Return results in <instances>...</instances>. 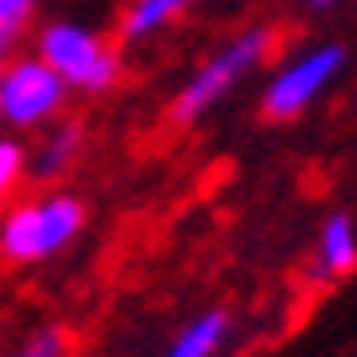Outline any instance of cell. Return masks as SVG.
<instances>
[{
	"mask_svg": "<svg viewBox=\"0 0 357 357\" xmlns=\"http://www.w3.org/2000/svg\"><path fill=\"white\" fill-rule=\"evenodd\" d=\"M341 68H345V49L341 45H317V49L301 52L297 61L277 68L273 81L265 84L261 113L269 116V121H293V116H301L329 84L337 81Z\"/></svg>",
	"mask_w": 357,
	"mask_h": 357,
	"instance_id": "obj_5",
	"label": "cell"
},
{
	"mask_svg": "<svg viewBox=\"0 0 357 357\" xmlns=\"http://www.w3.org/2000/svg\"><path fill=\"white\" fill-rule=\"evenodd\" d=\"M65 354H68L65 333H61V329H40V333H33L13 357H65Z\"/></svg>",
	"mask_w": 357,
	"mask_h": 357,
	"instance_id": "obj_12",
	"label": "cell"
},
{
	"mask_svg": "<svg viewBox=\"0 0 357 357\" xmlns=\"http://www.w3.org/2000/svg\"><path fill=\"white\" fill-rule=\"evenodd\" d=\"M197 0H132L121 17V36L137 45V40H149L157 36L161 29H169L173 20H181Z\"/></svg>",
	"mask_w": 357,
	"mask_h": 357,
	"instance_id": "obj_9",
	"label": "cell"
},
{
	"mask_svg": "<svg viewBox=\"0 0 357 357\" xmlns=\"http://www.w3.org/2000/svg\"><path fill=\"white\" fill-rule=\"evenodd\" d=\"M309 4H313V8H317V13H329V8H337L341 0H309Z\"/></svg>",
	"mask_w": 357,
	"mask_h": 357,
	"instance_id": "obj_13",
	"label": "cell"
},
{
	"mask_svg": "<svg viewBox=\"0 0 357 357\" xmlns=\"http://www.w3.org/2000/svg\"><path fill=\"white\" fill-rule=\"evenodd\" d=\"M84 205L73 193H49L24 201L0 221V257L13 265H36L56 257L81 237Z\"/></svg>",
	"mask_w": 357,
	"mask_h": 357,
	"instance_id": "obj_1",
	"label": "cell"
},
{
	"mask_svg": "<svg viewBox=\"0 0 357 357\" xmlns=\"http://www.w3.org/2000/svg\"><path fill=\"white\" fill-rule=\"evenodd\" d=\"M81 145H84V129L77 121H65V125H56V129L40 141V149L33 153V161H29V173L33 181H52L61 177L68 165L81 157Z\"/></svg>",
	"mask_w": 357,
	"mask_h": 357,
	"instance_id": "obj_8",
	"label": "cell"
},
{
	"mask_svg": "<svg viewBox=\"0 0 357 357\" xmlns=\"http://www.w3.org/2000/svg\"><path fill=\"white\" fill-rule=\"evenodd\" d=\"M36 56L52 65L73 93H105L121 81V56L77 20H49L36 33Z\"/></svg>",
	"mask_w": 357,
	"mask_h": 357,
	"instance_id": "obj_3",
	"label": "cell"
},
{
	"mask_svg": "<svg viewBox=\"0 0 357 357\" xmlns=\"http://www.w3.org/2000/svg\"><path fill=\"white\" fill-rule=\"evenodd\" d=\"M357 269V225L349 213H333L317 237V273L345 277Z\"/></svg>",
	"mask_w": 357,
	"mask_h": 357,
	"instance_id": "obj_6",
	"label": "cell"
},
{
	"mask_svg": "<svg viewBox=\"0 0 357 357\" xmlns=\"http://www.w3.org/2000/svg\"><path fill=\"white\" fill-rule=\"evenodd\" d=\"M68 84L40 56H8L0 68V113L13 129H36L61 113Z\"/></svg>",
	"mask_w": 357,
	"mask_h": 357,
	"instance_id": "obj_4",
	"label": "cell"
},
{
	"mask_svg": "<svg viewBox=\"0 0 357 357\" xmlns=\"http://www.w3.org/2000/svg\"><path fill=\"white\" fill-rule=\"evenodd\" d=\"M229 341V313L225 309H209L181 329L169 341V349L161 357H217Z\"/></svg>",
	"mask_w": 357,
	"mask_h": 357,
	"instance_id": "obj_7",
	"label": "cell"
},
{
	"mask_svg": "<svg viewBox=\"0 0 357 357\" xmlns=\"http://www.w3.org/2000/svg\"><path fill=\"white\" fill-rule=\"evenodd\" d=\"M0 125H4V113H0Z\"/></svg>",
	"mask_w": 357,
	"mask_h": 357,
	"instance_id": "obj_14",
	"label": "cell"
},
{
	"mask_svg": "<svg viewBox=\"0 0 357 357\" xmlns=\"http://www.w3.org/2000/svg\"><path fill=\"white\" fill-rule=\"evenodd\" d=\"M24 173H29V153H24V145L13 141V137H0V201L17 189Z\"/></svg>",
	"mask_w": 357,
	"mask_h": 357,
	"instance_id": "obj_11",
	"label": "cell"
},
{
	"mask_svg": "<svg viewBox=\"0 0 357 357\" xmlns=\"http://www.w3.org/2000/svg\"><path fill=\"white\" fill-rule=\"evenodd\" d=\"M269 49H273V33H269L265 24H253V29L237 33L225 49L213 52L209 61L181 84V93L173 97V105H169V121H173V125H193V121H201L205 113H213V105H221V100L265 61Z\"/></svg>",
	"mask_w": 357,
	"mask_h": 357,
	"instance_id": "obj_2",
	"label": "cell"
},
{
	"mask_svg": "<svg viewBox=\"0 0 357 357\" xmlns=\"http://www.w3.org/2000/svg\"><path fill=\"white\" fill-rule=\"evenodd\" d=\"M36 4L40 0H0V65L13 56L20 36L29 33V24L36 17Z\"/></svg>",
	"mask_w": 357,
	"mask_h": 357,
	"instance_id": "obj_10",
	"label": "cell"
}]
</instances>
